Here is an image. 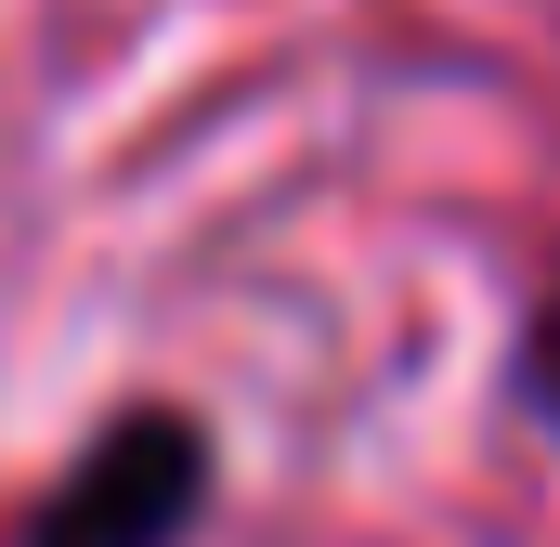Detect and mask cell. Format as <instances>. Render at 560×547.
Returning <instances> with one entry per match:
<instances>
[{"label":"cell","mask_w":560,"mask_h":547,"mask_svg":"<svg viewBox=\"0 0 560 547\" xmlns=\"http://www.w3.org/2000/svg\"><path fill=\"white\" fill-rule=\"evenodd\" d=\"M209 496H222V430L170 392H131L79 430V456L39 482L13 547H196Z\"/></svg>","instance_id":"obj_1"},{"label":"cell","mask_w":560,"mask_h":547,"mask_svg":"<svg viewBox=\"0 0 560 547\" xmlns=\"http://www.w3.org/2000/svg\"><path fill=\"white\" fill-rule=\"evenodd\" d=\"M509 405L560 443V261H548V287L522 300V339H509Z\"/></svg>","instance_id":"obj_2"}]
</instances>
